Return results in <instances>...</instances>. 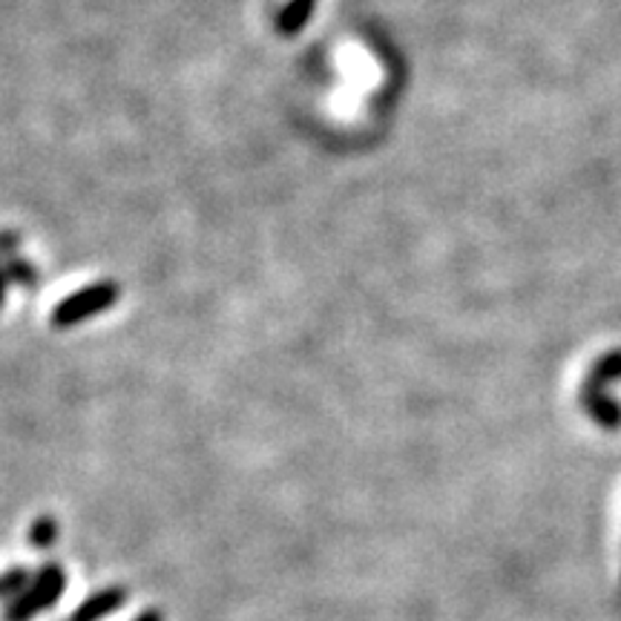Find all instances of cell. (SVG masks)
I'll list each match as a JSON object with an SVG mask.
<instances>
[{
  "mask_svg": "<svg viewBox=\"0 0 621 621\" xmlns=\"http://www.w3.org/2000/svg\"><path fill=\"white\" fill-rule=\"evenodd\" d=\"M118 297H121V285L112 283V279L87 285V288L63 297L61 303L52 308V325H56V328H72V325L98 317V314H103L107 308H112V305L118 303Z\"/></svg>",
  "mask_w": 621,
  "mask_h": 621,
  "instance_id": "obj_1",
  "label": "cell"
},
{
  "mask_svg": "<svg viewBox=\"0 0 621 621\" xmlns=\"http://www.w3.org/2000/svg\"><path fill=\"white\" fill-rule=\"evenodd\" d=\"M61 590H63L61 570H58V566H49V570H43L41 573L38 584L32 586V593L14 601L12 610H9V621H27L29 615L38 613V610L49 608V604H56V599L61 595Z\"/></svg>",
  "mask_w": 621,
  "mask_h": 621,
  "instance_id": "obj_2",
  "label": "cell"
},
{
  "mask_svg": "<svg viewBox=\"0 0 621 621\" xmlns=\"http://www.w3.org/2000/svg\"><path fill=\"white\" fill-rule=\"evenodd\" d=\"M314 7H317V0H290L288 7L279 12V18H276V29L283 34L303 32Z\"/></svg>",
  "mask_w": 621,
  "mask_h": 621,
  "instance_id": "obj_3",
  "label": "cell"
},
{
  "mask_svg": "<svg viewBox=\"0 0 621 621\" xmlns=\"http://www.w3.org/2000/svg\"><path fill=\"white\" fill-rule=\"evenodd\" d=\"M121 601H125V593H101L96 595V599H90L87 604H83L81 610H78L76 615H72V621H96L98 615L110 613V610L121 608Z\"/></svg>",
  "mask_w": 621,
  "mask_h": 621,
  "instance_id": "obj_4",
  "label": "cell"
},
{
  "mask_svg": "<svg viewBox=\"0 0 621 621\" xmlns=\"http://www.w3.org/2000/svg\"><path fill=\"white\" fill-rule=\"evenodd\" d=\"M0 268L7 274V283H21V285H34V268L27 259H18V256H7L0 259Z\"/></svg>",
  "mask_w": 621,
  "mask_h": 621,
  "instance_id": "obj_5",
  "label": "cell"
},
{
  "mask_svg": "<svg viewBox=\"0 0 621 621\" xmlns=\"http://www.w3.org/2000/svg\"><path fill=\"white\" fill-rule=\"evenodd\" d=\"M52 539H56V524H52V521H38V526H34L32 532V544L43 546Z\"/></svg>",
  "mask_w": 621,
  "mask_h": 621,
  "instance_id": "obj_6",
  "label": "cell"
},
{
  "mask_svg": "<svg viewBox=\"0 0 621 621\" xmlns=\"http://www.w3.org/2000/svg\"><path fill=\"white\" fill-rule=\"evenodd\" d=\"M23 579H27V573H9L0 579V595L12 593V590H18V586L23 584Z\"/></svg>",
  "mask_w": 621,
  "mask_h": 621,
  "instance_id": "obj_7",
  "label": "cell"
},
{
  "mask_svg": "<svg viewBox=\"0 0 621 621\" xmlns=\"http://www.w3.org/2000/svg\"><path fill=\"white\" fill-rule=\"evenodd\" d=\"M3 303H7V274L0 268V308H3Z\"/></svg>",
  "mask_w": 621,
  "mask_h": 621,
  "instance_id": "obj_8",
  "label": "cell"
},
{
  "mask_svg": "<svg viewBox=\"0 0 621 621\" xmlns=\"http://www.w3.org/2000/svg\"><path fill=\"white\" fill-rule=\"evenodd\" d=\"M138 621H159V615L147 613V615H141V619H138Z\"/></svg>",
  "mask_w": 621,
  "mask_h": 621,
  "instance_id": "obj_9",
  "label": "cell"
}]
</instances>
